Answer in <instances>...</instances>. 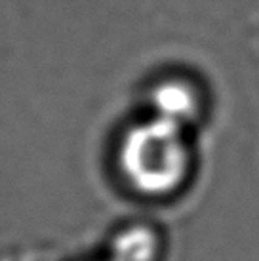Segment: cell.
Instances as JSON below:
<instances>
[{"mask_svg": "<svg viewBox=\"0 0 259 261\" xmlns=\"http://www.w3.org/2000/svg\"><path fill=\"white\" fill-rule=\"evenodd\" d=\"M157 116L162 120L183 126L196 115V95L181 82H164L152 94Z\"/></svg>", "mask_w": 259, "mask_h": 261, "instance_id": "obj_2", "label": "cell"}, {"mask_svg": "<svg viewBox=\"0 0 259 261\" xmlns=\"http://www.w3.org/2000/svg\"><path fill=\"white\" fill-rule=\"evenodd\" d=\"M157 237L147 227H130L113 242V261H152Z\"/></svg>", "mask_w": 259, "mask_h": 261, "instance_id": "obj_3", "label": "cell"}, {"mask_svg": "<svg viewBox=\"0 0 259 261\" xmlns=\"http://www.w3.org/2000/svg\"><path fill=\"white\" fill-rule=\"evenodd\" d=\"M120 162L132 185L147 195H166L179 187L189 168V149L181 126L154 116L126 134Z\"/></svg>", "mask_w": 259, "mask_h": 261, "instance_id": "obj_1", "label": "cell"}]
</instances>
